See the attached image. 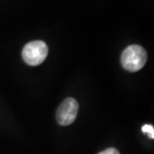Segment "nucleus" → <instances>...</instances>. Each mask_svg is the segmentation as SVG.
I'll list each match as a JSON object with an SVG mask.
<instances>
[{
	"instance_id": "f257e3e1",
	"label": "nucleus",
	"mask_w": 154,
	"mask_h": 154,
	"mask_svg": "<svg viewBox=\"0 0 154 154\" xmlns=\"http://www.w3.org/2000/svg\"><path fill=\"white\" fill-rule=\"evenodd\" d=\"M147 54L146 50L138 45L128 46L122 53V65L128 71H139L145 66Z\"/></svg>"
},
{
	"instance_id": "f03ea898",
	"label": "nucleus",
	"mask_w": 154,
	"mask_h": 154,
	"mask_svg": "<svg viewBox=\"0 0 154 154\" xmlns=\"http://www.w3.org/2000/svg\"><path fill=\"white\" fill-rule=\"evenodd\" d=\"M22 58L30 66H38L41 64L48 55V46L41 40L31 41L22 50Z\"/></svg>"
},
{
	"instance_id": "7ed1b4c3",
	"label": "nucleus",
	"mask_w": 154,
	"mask_h": 154,
	"mask_svg": "<svg viewBox=\"0 0 154 154\" xmlns=\"http://www.w3.org/2000/svg\"><path fill=\"white\" fill-rule=\"evenodd\" d=\"M79 110V104L73 98L66 99L58 107L57 121L62 126H68L75 120Z\"/></svg>"
},
{
	"instance_id": "20e7f679",
	"label": "nucleus",
	"mask_w": 154,
	"mask_h": 154,
	"mask_svg": "<svg viewBox=\"0 0 154 154\" xmlns=\"http://www.w3.org/2000/svg\"><path fill=\"white\" fill-rule=\"evenodd\" d=\"M142 132L147 134L151 139H154V128L152 125H150V124L144 125L142 127Z\"/></svg>"
},
{
	"instance_id": "39448f33",
	"label": "nucleus",
	"mask_w": 154,
	"mask_h": 154,
	"mask_svg": "<svg viewBox=\"0 0 154 154\" xmlns=\"http://www.w3.org/2000/svg\"><path fill=\"white\" fill-rule=\"evenodd\" d=\"M99 154H120V153H119L118 150H116V148H113V147H110V148L106 149V150H105V151H103V152H99Z\"/></svg>"
}]
</instances>
